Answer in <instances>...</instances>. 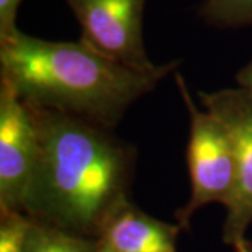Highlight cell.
Returning <instances> with one entry per match:
<instances>
[{
    "label": "cell",
    "instance_id": "obj_1",
    "mask_svg": "<svg viewBox=\"0 0 252 252\" xmlns=\"http://www.w3.org/2000/svg\"><path fill=\"white\" fill-rule=\"evenodd\" d=\"M28 107L35 122L38 154L24 215L74 234L98 238L107 217L129 199L135 149L112 129L95 122Z\"/></svg>",
    "mask_w": 252,
    "mask_h": 252
},
{
    "label": "cell",
    "instance_id": "obj_2",
    "mask_svg": "<svg viewBox=\"0 0 252 252\" xmlns=\"http://www.w3.org/2000/svg\"><path fill=\"white\" fill-rule=\"evenodd\" d=\"M178 62L137 72L83 41L58 42L18 32L0 44V81L31 107L54 109L114 129L127 108L154 90Z\"/></svg>",
    "mask_w": 252,
    "mask_h": 252
},
{
    "label": "cell",
    "instance_id": "obj_3",
    "mask_svg": "<svg viewBox=\"0 0 252 252\" xmlns=\"http://www.w3.org/2000/svg\"><path fill=\"white\" fill-rule=\"evenodd\" d=\"M175 81L190 118L187 162L190 177L189 200L175 213L181 228H187L193 215L206 205L227 206L235 185L234 147L224 124L207 109L196 108L185 79L180 73Z\"/></svg>",
    "mask_w": 252,
    "mask_h": 252
},
{
    "label": "cell",
    "instance_id": "obj_4",
    "mask_svg": "<svg viewBox=\"0 0 252 252\" xmlns=\"http://www.w3.org/2000/svg\"><path fill=\"white\" fill-rule=\"evenodd\" d=\"M81 27L86 45L137 72L153 73L144 49L143 11L146 0H64Z\"/></svg>",
    "mask_w": 252,
    "mask_h": 252
},
{
    "label": "cell",
    "instance_id": "obj_5",
    "mask_svg": "<svg viewBox=\"0 0 252 252\" xmlns=\"http://www.w3.org/2000/svg\"><path fill=\"white\" fill-rule=\"evenodd\" d=\"M202 105L227 127L235 157V185L225 216L223 240L235 248L252 223V91L223 89L200 93Z\"/></svg>",
    "mask_w": 252,
    "mask_h": 252
},
{
    "label": "cell",
    "instance_id": "obj_6",
    "mask_svg": "<svg viewBox=\"0 0 252 252\" xmlns=\"http://www.w3.org/2000/svg\"><path fill=\"white\" fill-rule=\"evenodd\" d=\"M36 154L32 112L9 84L0 81V213H24Z\"/></svg>",
    "mask_w": 252,
    "mask_h": 252
},
{
    "label": "cell",
    "instance_id": "obj_7",
    "mask_svg": "<svg viewBox=\"0 0 252 252\" xmlns=\"http://www.w3.org/2000/svg\"><path fill=\"white\" fill-rule=\"evenodd\" d=\"M180 228L146 215L127 199L107 217L98 238L115 252H177Z\"/></svg>",
    "mask_w": 252,
    "mask_h": 252
},
{
    "label": "cell",
    "instance_id": "obj_8",
    "mask_svg": "<svg viewBox=\"0 0 252 252\" xmlns=\"http://www.w3.org/2000/svg\"><path fill=\"white\" fill-rule=\"evenodd\" d=\"M99 238L74 234L55 225L30 219L26 252H98Z\"/></svg>",
    "mask_w": 252,
    "mask_h": 252
},
{
    "label": "cell",
    "instance_id": "obj_9",
    "mask_svg": "<svg viewBox=\"0 0 252 252\" xmlns=\"http://www.w3.org/2000/svg\"><path fill=\"white\" fill-rule=\"evenodd\" d=\"M199 16L207 24L220 28H235L252 24V0H205Z\"/></svg>",
    "mask_w": 252,
    "mask_h": 252
},
{
    "label": "cell",
    "instance_id": "obj_10",
    "mask_svg": "<svg viewBox=\"0 0 252 252\" xmlns=\"http://www.w3.org/2000/svg\"><path fill=\"white\" fill-rule=\"evenodd\" d=\"M30 217L24 213H0V252H26Z\"/></svg>",
    "mask_w": 252,
    "mask_h": 252
},
{
    "label": "cell",
    "instance_id": "obj_11",
    "mask_svg": "<svg viewBox=\"0 0 252 252\" xmlns=\"http://www.w3.org/2000/svg\"><path fill=\"white\" fill-rule=\"evenodd\" d=\"M21 0H0V44L17 35V14Z\"/></svg>",
    "mask_w": 252,
    "mask_h": 252
},
{
    "label": "cell",
    "instance_id": "obj_12",
    "mask_svg": "<svg viewBox=\"0 0 252 252\" xmlns=\"http://www.w3.org/2000/svg\"><path fill=\"white\" fill-rule=\"evenodd\" d=\"M235 80L240 84V87L252 91V61L237 73Z\"/></svg>",
    "mask_w": 252,
    "mask_h": 252
},
{
    "label": "cell",
    "instance_id": "obj_13",
    "mask_svg": "<svg viewBox=\"0 0 252 252\" xmlns=\"http://www.w3.org/2000/svg\"><path fill=\"white\" fill-rule=\"evenodd\" d=\"M235 252H252V244L250 243V241H244V243H241L240 245H237L234 248Z\"/></svg>",
    "mask_w": 252,
    "mask_h": 252
},
{
    "label": "cell",
    "instance_id": "obj_14",
    "mask_svg": "<svg viewBox=\"0 0 252 252\" xmlns=\"http://www.w3.org/2000/svg\"><path fill=\"white\" fill-rule=\"evenodd\" d=\"M98 252H115L114 250H111L107 244H104L101 240H99V248H98Z\"/></svg>",
    "mask_w": 252,
    "mask_h": 252
}]
</instances>
